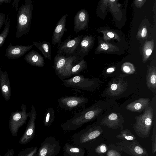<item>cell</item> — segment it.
I'll use <instances>...</instances> for the list:
<instances>
[{
    "mask_svg": "<svg viewBox=\"0 0 156 156\" xmlns=\"http://www.w3.org/2000/svg\"><path fill=\"white\" fill-rule=\"evenodd\" d=\"M27 108L23 104L21 106V110L12 112L9 122L10 132L13 136H17L19 129L26 122L28 115L27 112Z\"/></svg>",
    "mask_w": 156,
    "mask_h": 156,
    "instance_id": "6",
    "label": "cell"
},
{
    "mask_svg": "<svg viewBox=\"0 0 156 156\" xmlns=\"http://www.w3.org/2000/svg\"><path fill=\"white\" fill-rule=\"evenodd\" d=\"M33 45H13L11 43L5 50V56L10 59H15L22 56L30 50Z\"/></svg>",
    "mask_w": 156,
    "mask_h": 156,
    "instance_id": "15",
    "label": "cell"
},
{
    "mask_svg": "<svg viewBox=\"0 0 156 156\" xmlns=\"http://www.w3.org/2000/svg\"><path fill=\"white\" fill-rule=\"evenodd\" d=\"M5 14L3 12L0 13V30L5 22Z\"/></svg>",
    "mask_w": 156,
    "mask_h": 156,
    "instance_id": "32",
    "label": "cell"
},
{
    "mask_svg": "<svg viewBox=\"0 0 156 156\" xmlns=\"http://www.w3.org/2000/svg\"><path fill=\"white\" fill-rule=\"evenodd\" d=\"M115 137L122 140L132 141L136 140V136L128 129L122 130Z\"/></svg>",
    "mask_w": 156,
    "mask_h": 156,
    "instance_id": "26",
    "label": "cell"
},
{
    "mask_svg": "<svg viewBox=\"0 0 156 156\" xmlns=\"http://www.w3.org/2000/svg\"><path fill=\"white\" fill-rule=\"evenodd\" d=\"M147 85L148 89L155 93L156 89V73L155 70L150 71L147 76Z\"/></svg>",
    "mask_w": 156,
    "mask_h": 156,
    "instance_id": "24",
    "label": "cell"
},
{
    "mask_svg": "<svg viewBox=\"0 0 156 156\" xmlns=\"http://www.w3.org/2000/svg\"><path fill=\"white\" fill-rule=\"evenodd\" d=\"M107 156H121L118 151L115 150L110 149L108 151L107 153Z\"/></svg>",
    "mask_w": 156,
    "mask_h": 156,
    "instance_id": "31",
    "label": "cell"
},
{
    "mask_svg": "<svg viewBox=\"0 0 156 156\" xmlns=\"http://www.w3.org/2000/svg\"><path fill=\"white\" fill-rule=\"evenodd\" d=\"M151 151L153 154H154L156 152V126L155 123L152 131L151 138Z\"/></svg>",
    "mask_w": 156,
    "mask_h": 156,
    "instance_id": "29",
    "label": "cell"
},
{
    "mask_svg": "<svg viewBox=\"0 0 156 156\" xmlns=\"http://www.w3.org/2000/svg\"><path fill=\"white\" fill-rule=\"evenodd\" d=\"M114 69L112 68H110L107 70V72L108 73H111L114 71Z\"/></svg>",
    "mask_w": 156,
    "mask_h": 156,
    "instance_id": "41",
    "label": "cell"
},
{
    "mask_svg": "<svg viewBox=\"0 0 156 156\" xmlns=\"http://www.w3.org/2000/svg\"><path fill=\"white\" fill-rule=\"evenodd\" d=\"M29 120L23 135L20 138L19 143L22 145H25L29 143L35 136V121L37 113L34 106L31 107L30 112L28 113Z\"/></svg>",
    "mask_w": 156,
    "mask_h": 156,
    "instance_id": "10",
    "label": "cell"
},
{
    "mask_svg": "<svg viewBox=\"0 0 156 156\" xmlns=\"http://www.w3.org/2000/svg\"><path fill=\"white\" fill-rule=\"evenodd\" d=\"M0 89L3 98L8 101L10 98L11 88L7 72L3 71L0 67Z\"/></svg>",
    "mask_w": 156,
    "mask_h": 156,
    "instance_id": "16",
    "label": "cell"
},
{
    "mask_svg": "<svg viewBox=\"0 0 156 156\" xmlns=\"http://www.w3.org/2000/svg\"><path fill=\"white\" fill-rule=\"evenodd\" d=\"M70 35L67 39L60 44L57 53L59 55H66V57L74 55L83 37L82 35H79L73 39Z\"/></svg>",
    "mask_w": 156,
    "mask_h": 156,
    "instance_id": "9",
    "label": "cell"
},
{
    "mask_svg": "<svg viewBox=\"0 0 156 156\" xmlns=\"http://www.w3.org/2000/svg\"><path fill=\"white\" fill-rule=\"evenodd\" d=\"M101 48L104 50H107L109 48L108 46L106 44L103 43L101 45Z\"/></svg>",
    "mask_w": 156,
    "mask_h": 156,
    "instance_id": "36",
    "label": "cell"
},
{
    "mask_svg": "<svg viewBox=\"0 0 156 156\" xmlns=\"http://www.w3.org/2000/svg\"><path fill=\"white\" fill-rule=\"evenodd\" d=\"M107 150L106 145L105 144H101L95 148V151L98 154H101L106 152Z\"/></svg>",
    "mask_w": 156,
    "mask_h": 156,
    "instance_id": "30",
    "label": "cell"
},
{
    "mask_svg": "<svg viewBox=\"0 0 156 156\" xmlns=\"http://www.w3.org/2000/svg\"><path fill=\"white\" fill-rule=\"evenodd\" d=\"M123 122V118L119 113H112L105 117L101 120L100 124L115 129L122 128Z\"/></svg>",
    "mask_w": 156,
    "mask_h": 156,
    "instance_id": "14",
    "label": "cell"
},
{
    "mask_svg": "<svg viewBox=\"0 0 156 156\" xmlns=\"http://www.w3.org/2000/svg\"><path fill=\"white\" fill-rule=\"evenodd\" d=\"M153 117V109L149 106L144 109L143 114L135 117L136 122L133 128L139 137L146 138L149 136Z\"/></svg>",
    "mask_w": 156,
    "mask_h": 156,
    "instance_id": "4",
    "label": "cell"
},
{
    "mask_svg": "<svg viewBox=\"0 0 156 156\" xmlns=\"http://www.w3.org/2000/svg\"><path fill=\"white\" fill-rule=\"evenodd\" d=\"M24 59L32 66L39 67L44 66V61L43 57L38 52L32 50L24 56Z\"/></svg>",
    "mask_w": 156,
    "mask_h": 156,
    "instance_id": "19",
    "label": "cell"
},
{
    "mask_svg": "<svg viewBox=\"0 0 156 156\" xmlns=\"http://www.w3.org/2000/svg\"><path fill=\"white\" fill-rule=\"evenodd\" d=\"M61 80L62 84L66 87L84 90H89L94 83L91 79L85 78L81 75H77Z\"/></svg>",
    "mask_w": 156,
    "mask_h": 156,
    "instance_id": "11",
    "label": "cell"
},
{
    "mask_svg": "<svg viewBox=\"0 0 156 156\" xmlns=\"http://www.w3.org/2000/svg\"><path fill=\"white\" fill-rule=\"evenodd\" d=\"M103 132L99 126H89L74 134L72 138L73 143L79 147L88 148L90 143Z\"/></svg>",
    "mask_w": 156,
    "mask_h": 156,
    "instance_id": "3",
    "label": "cell"
},
{
    "mask_svg": "<svg viewBox=\"0 0 156 156\" xmlns=\"http://www.w3.org/2000/svg\"><path fill=\"white\" fill-rule=\"evenodd\" d=\"M88 99L84 97L71 96L61 97L58 100V104L61 108L66 110L71 111L76 108L84 105Z\"/></svg>",
    "mask_w": 156,
    "mask_h": 156,
    "instance_id": "12",
    "label": "cell"
},
{
    "mask_svg": "<svg viewBox=\"0 0 156 156\" xmlns=\"http://www.w3.org/2000/svg\"><path fill=\"white\" fill-rule=\"evenodd\" d=\"M60 150L58 141L54 137H48L41 144L36 156H57Z\"/></svg>",
    "mask_w": 156,
    "mask_h": 156,
    "instance_id": "8",
    "label": "cell"
},
{
    "mask_svg": "<svg viewBox=\"0 0 156 156\" xmlns=\"http://www.w3.org/2000/svg\"><path fill=\"white\" fill-rule=\"evenodd\" d=\"M68 14L63 15L58 22L54 28L52 36V44L53 45L58 44L56 49L62 43L61 39L64 34L67 31L66 27V18Z\"/></svg>",
    "mask_w": 156,
    "mask_h": 156,
    "instance_id": "13",
    "label": "cell"
},
{
    "mask_svg": "<svg viewBox=\"0 0 156 156\" xmlns=\"http://www.w3.org/2000/svg\"><path fill=\"white\" fill-rule=\"evenodd\" d=\"M115 146L119 150L131 156H149L145 148L137 140H122L116 143Z\"/></svg>",
    "mask_w": 156,
    "mask_h": 156,
    "instance_id": "7",
    "label": "cell"
},
{
    "mask_svg": "<svg viewBox=\"0 0 156 156\" xmlns=\"http://www.w3.org/2000/svg\"><path fill=\"white\" fill-rule=\"evenodd\" d=\"M62 156H69L66 154H64Z\"/></svg>",
    "mask_w": 156,
    "mask_h": 156,
    "instance_id": "42",
    "label": "cell"
},
{
    "mask_svg": "<svg viewBox=\"0 0 156 156\" xmlns=\"http://www.w3.org/2000/svg\"><path fill=\"white\" fill-rule=\"evenodd\" d=\"M88 16L86 10L82 9L78 11L74 18L73 30L76 34L86 28Z\"/></svg>",
    "mask_w": 156,
    "mask_h": 156,
    "instance_id": "17",
    "label": "cell"
},
{
    "mask_svg": "<svg viewBox=\"0 0 156 156\" xmlns=\"http://www.w3.org/2000/svg\"><path fill=\"white\" fill-rule=\"evenodd\" d=\"M123 70L126 73H132L130 68L128 66H124L123 67Z\"/></svg>",
    "mask_w": 156,
    "mask_h": 156,
    "instance_id": "35",
    "label": "cell"
},
{
    "mask_svg": "<svg viewBox=\"0 0 156 156\" xmlns=\"http://www.w3.org/2000/svg\"><path fill=\"white\" fill-rule=\"evenodd\" d=\"M127 86V82L122 79L113 80L107 89V94L112 96H118L124 92Z\"/></svg>",
    "mask_w": 156,
    "mask_h": 156,
    "instance_id": "18",
    "label": "cell"
},
{
    "mask_svg": "<svg viewBox=\"0 0 156 156\" xmlns=\"http://www.w3.org/2000/svg\"></svg>",
    "mask_w": 156,
    "mask_h": 156,
    "instance_id": "45",
    "label": "cell"
},
{
    "mask_svg": "<svg viewBox=\"0 0 156 156\" xmlns=\"http://www.w3.org/2000/svg\"><path fill=\"white\" fill-rule=\"evenodd\" d=\"M64 154L69 156H84L85 149L66 142L63 147Z\"/></svg>",
    "mask_w": 156,
    "mask_h": 156,
    "instance_id": "21",
    "label": "cell"
},
{
    "mask_svg": "<svg viewBox=\"0 0 156 156\" xmlns=\"http://www.w3.org/2000/svg\"><path fill=\"white\" fill-rule=\"evenodd\" d=\"M86 68L85 61L82 60L78 63L73 65L69 70L66 76L68 78L72 75L79 74L81 72L84 70Z\"/></svg>",
    "mask_w": 156,
    "mask_h": 156,
    "instance_id": "23",
    "label": "cell"
},
{
    "mask_svg": "<svg viewBox=\"0 0 156 156\" xmlns=\"http://www.w3.org/2000/svg\"><path fill=\"white\" fill-rule=\"evenodd\" d=\"M78 61L75 55L66 57L57 54L54 58L53 68L56 74L61 80L65 79L69 70L73 65V63Z\"/></svg>",
    "mask_w": 156,
    "mask_h": 156,
    "instance_id": "5",
    "label": "cell"
},
{
    "mask_svg": "<svg viewBox=\"0 0 156 156\" xmlns=\"http://www.w3.org/2000/svg\"><path fill=\"white\" fill-rule=\"evenodd\" d=\"M55 118V111L52 107L48 108L46 112L43 122L44 126L49 127L53 123Z\"/></svg>",
    "mask_w": 156,
    "mask_h": 156,
    "instance_id": "25",
    "label": "cell"
},
{
    "mask_svg": "<svg viewBox=\"0 0 156 156\" xmlns=\"http://www.w3.org/2000/svg\"><path fill=\"white\" fill-rule=\"evenodd\" d=\"M8 19L7 16L5 20V26L3 30L0 34V48L3 46L9 32L10 24V20H9L8 21Z\"/></svg>",
    "mask_w": 156,
    "mask_h": 156,
    "instance_id": "27",
    "label": "cell"
},
{
    "mask_svg": "<svg viewBox=\"0 0 156 156\" xmlns=\"http://www.w3.org/2000/svg\"><path fill=\"white\" fill-rule=\"evenodd\" d=\"M110 1H111V2H114V1H115V0H110Z\"/></svg>",
    "mask_w": 156,
    "mask_h": 156,
    "instance_id": "43",
    "label": "cell"
},
{
    "mask_svg": "<svg viewBox=\"0 0 156 156\" xmlns=\"http://www.w3.org/2000/svg\"><path fill=\"white\" fill-rule=\"evenodd\" d=\"M15 153L14 149H11L9 150L3 156L0 155V156H13Z\"/></svg>",
    "mask_w": 156,
    "mask_h": 156,
    "instance_id": "33",
    "label": "cell"
},
{
    "mask_svg": "<svg viewBox=\"0 0 156 156\" xmlns=\"http://www.w3.org/2000/svg\"><path fill=\"white\" fill-rule=\"evenodd\" d=\"M152 52V50L151 49H148L146 51V54L147 55H150Z\"/></svg>",
    "mask_w": 156,
    "mask_h": 156,
    "instance_id": "40",
    "label": "cell"
},
{
    "mask_svg": "<svg viewBox=\"0 0 156 156\" xmlns=\"http://www.w3.org/2000/svg\"><path fill=\"white\" fill-rule=\"evenodd\" d=\"M150 102L149 98H141L128 104L126 108L132 112H141L148 106Z\"/></svg>",
    "mask_w": 156,
    "mask_h": 156,
    "instance_id": "20",
    "label": "cell"
},
{
    "mask_svg": "<svg viewBox=\"0 0 156 156\" xmlns=\"http://www.w3.org/2000/svg\"><path fill=\"white\" fill-rule=\"evenodd\" d=\"M147 34V30L146 28H144L142 30L141 33V36L142 37H145Z\"/></svg>",
    "mask_w": 156,
    "mask_h": 156,
    "instance_id": "37",
    "label": "cell"
},
{
    "mask_svg": "<svg viewBox=\"0 0 156 156\" xmlns=\"http://www.w3.org/2000/svg\"><path fill=\"white\" fill-rule=\"evenodd\" d=\"M33 4L31 0H25L19 8L17 14L16 36L19 38L27 34L30 30L32 20Z\"/></svg>",
    "mask_w": 156,
    "mask_h": 156,
    "instance_id": "2",
    "label": "cell"
},
{
    "mask_svg": "<svg viewBox=\"0 0 156 156\" xmlns=\"http://www.w3.org/2000/svg\"><path fill=\"white\" fill-rule=\"evenodd\" d=\"M102 111L101 108L95 104L76 114L72 118L62 124L61 127L65 131L76 129L84 124L96 118Z\"/></svg>",
    "mask_w": 156,
    "mask_h": 156,
    "instance_id": "1",
    "label": "cell"
},
{
    "mask_svg": "<svg viewBox=\"0 0 156 156\" xmlns=\"http://www.w3.org/2000/svg\"><path fill=\"white\" fill-rule=\"evenodd\" d=\"M20 0H14V2L12 3V8H13L14 7L16 8V12L18 10V5L19 2Z\"/></svg>",
    "mask_w": 156,
    "mask_h": 156,
    "instance_id": "34",
    "label": "cell"
},
{
    "mask_svg": "<svg viewBox=\"0 0 156 156\" xmlns=\"http://www.w3.org/2000/svg\"><path fill=\"white\" fill-rule=\"evenodd\" d=\"M36 154L35 155H34V156H36Z\"/></svg>",
    "mask_w": 156,
    "mask_h": 156,
    "instance_id": "44",
    "label": "cell"
},
{
    "mask_svg": "<svg viewBox=\"0 0 156 156\" xmlns=\"http://www.w3.org/2000/svg\"><path fill=\"white\" fill-rule=\"evenodd\" d=\"M11 1V0H0V5H2V4L3 3H9Z\"/></svg>",
    "mask_w": 156,
    "mask_h": 156,
    "instance_id": "38",
    "label": "cell"
},
{
    "mask_svg": "<svg viewBox=\"0 0 156 156\" xmlns=\"http://www.w3.org/2000/svg\"><path fill=\"white\" fill-rule=\"evenodd\" d=\"M33 45L37 47L42 53L45 58L51 60V45L50 43L46 41L38 42H33Z\"/></svg>",
    "mask_w": 156,
    "mask_h": 156,
    "instance_id": "22",
    "label": "cell"
},
{
    "mask_svg": "<svg viewBox=\"0 0 156 156\" xmlns=\"http://www.w3.org/2000/svg\"><path fill=\"white\" fill-rule=\"evenodd\" d=\"M107 35L110 38H112L114 36V34L112 32H108L107 33Z\"/></svg>",
    "mask_w": 156,
    "mask_h": 156,
    "instance_id": "39",
    "label": "cell"
},
{
    "mask_svg": "<svg viewBox=\"0 0 156 156\" xmlns=\"http://www.w3.org/2000/svg\"><path fill=\"white\" fill-rule=\"evenodd\" d=\"M38 151L37 147H32L26 149L21 151L17 156H34Z\"/></svg>",
    "mask_w": 156,
    "mask_h": 156,
    "instance_id": "28",
    "label": "cell"
}]
</instances>
